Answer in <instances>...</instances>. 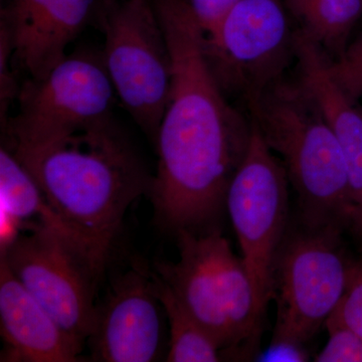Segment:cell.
Listing matches in <instances>:
<instances>
[{"instance_id": "30bf717a", "label": "cell", "mask_w": 362, "mask_h": 362, "mask_svg": "<svg viewBox=\"0 0 362 362\" xmlns=\"http://www.w3.org/2000/svg\"><path fill=\"white\" fill-rule=\"evenodd\" d=\"M1 261L69 337L84 347L93 325L99 282L70 240L44 226L20 235Z\"/></svg>"}, {"instance_id": "8992f818", "label": "cell", "mask_w": 362, "mask_h": 362, "mask_svg": "<svg viewBox=\"0 0 362 362\" xmlns=\"http://www.w3.org/2000/svg\"><path fill=\"white\" fill-rule=\"evenodd\" d=\"M94 23L102 59L121 104L156 141L170 95L173 64L152 0H100Z\"/></svg>"}, {"instance_id": "7c38bea8", "label": "cell", "mask_w": 362, "mask_h": 362, "mask_svg": "<svg viewBox=\"0 0 362 362\" xmlns=\"http://www.w3.org/2000/svg\"><path fill=\"white\" fill-rule=\"evenodd\" d=\"M100 0H9L0 30L13 49V65L28 78L45 77L95 21Z\"/></svg>"}, {"instance_id": "d6986e66", "label": "cell", "mask_w": 362, "mask_h": 362, "mask_svg": "<svg viewBox=\"0 0 362 362\" xmlns=\"http://www.w3.org/2000/svg\"><path fill=\"white\" fill-rule=\"evenodd\" d=\"M330 70L344 92L358 102L362 98V30L352 37L339 59L330 62Z\"/></svg>"}, {"instance_id": "5b68a950", "label": "cell", "mask_w": 362, "mask_h": 362, "mask_svg": "<svg viewBox=\"0 0 362 362\" xmlns=\"http://www.w3.org/2000/svg\"><path fill=\"white\" fill-rule=\"evenodd\" d=\"M115 90L102 54H68L45 77L21 85L16 113L2 123L4 146L35 151L112 115Z\"/></svg>"}, {"instance_id": "603a6c76", "label": "cell", "mask_w": 362, "mask_h": 362, "mask_svg": "<svg viewBox=\"0 0 362 362\" xmlns=\"http://www.w3.org/2000/svg\"><path fill=\"white\" fill-rule=\"evenodd\" d=\"M354 225L357 226L358 230H361L362 232V214L359 216L358 218H356V220L354 221Z\"/></svg>"}, {"instance_id": "6da1fadb", "label": "cell", "mask_w": 362, "mask_h": 362, "mask_svg": "<svg viewBox=\"0 0 362 362\" xmlns=\"http://www.w3.org/2000/svg\"><path fill=\"white\" fill-rule=\"evenodd\" d=\"M173 64L170 95L156 136L149 197L165 230H201L226 206L251 141L249 115L230 103L209 70L204 32L185 0H152Z\"/></svg>"}, {"instance_id": "7a4b0ae2", "label": "cell", "mask_w": 362, "mask_h": 362, "mask_svg": "<svg viewBox=\"0 0 362 362\" xmlns=\"http://www.w3.org/2000/svg\"><path fill=\"white\" fill-rule=\"evenodd\" d=\"M16 157L100 280L126 211L153 178L132 143L111 116Z\"/></svg>"}, {"instance_id": "52a82bcc", "label": "cell", "mask_w": 362, "mask_h": 362, "mask_svg": "<svg viewBox=\"0 0 362 362\" xmlns=\"http://www.w3.org/2000/svg\"><path fill=\"white\" fill-rule=\"evenodd\" d=\"M304 226L286 233L276 258L273 299L277 317L271 342L303 346L335 310L349 281L352 263L340 244L341 225Z\"/></svg>"}, {"instance_id": "e0dca14e", "label": "cell", "mask_w": 362, "mask_h": 362, "mask_svg": "<svg viewBox=\"0 0 362 362\" xmlns=\"http://www.w3.org/2000/svg\"><path fill=\"white\" fill-rule=\"evenodd\" d=\"M156 296L160 302L169 327L168 362H216L221 349L213 338L185 309L173 290L154 272Z\"/></svg>"}, {"instance_id": "2e32d148", "label": "cell", "mask_w": 362, "mask_h": 362, "mask_svg": "<svg viewBox=\"0 0 362 362\" xmlns=\"http://www.w3.org/2000/svg\"><path fill=\"white\" fill-rule=\"evenodd\" d=\"M0 194L1 211L9 214L21 228L26 226L32 230L44 226L59 233L75 246L70 233L47 204L37 181L4 145L0 149Z\"/></svg>"}, {"instance_id": "277c9868", "label": "cell", "mask_w": 362, "mask_h": 362, "mask_svg": "<svg viewBox=\"0 0 362 362\" xmlns=\"http://www.w3.org/2000/svg\"><path fill=\"white\" fill-rule=\"evenodd\" d=\"M176 235L177 261L158 262L156 273L223 354L254 352L264 316L242 257L214 228Z\"/></svg>"}, {"instance_id": "44dd1931", "label": "cell", "mask_w": 362, "mask_h": 362, "mask_svg": "<svg viewBox=\"0 0 362 362\" xmlns=\"http://www.w3.org/2000/svg\"><path fill=\"white\" fill-rule=\"evenodd\" d=\"M204 35L213 32L240 0H185Z\"/></svg>"}, {"instance_id": "4fadbf2b", "label": "cell", "mask_w": 362, "mask_h": 362, "mask_svg": "<svg viewBox=\"0 0 362 362\" xmlns=\"http://www.w3.org/2000/svg\"><path fill=\"white\" fill-rule=\"evenodd\" d=\"M1 361L76 362L84 347L59 327L44 307L0 262Z\"/></svg>"}, {"instance_id": "5bb4252c", "label": "cell", "mask_w": 362, "mask_h": 362, "mask_svg": "<svg viewBox=\"0 0 362 362\" xmlns=\"http://www.w3.org/2000/svg\"><path fill=\"white\" fill-rule=\"evenodd\" d=\"M296 75L322 112L341 148L354 202L352 221L362 214V110L340 87L321 47L295 30Z\"/></svg>"}, {"instance_id": "3957f363", "label": "cell", "mask_w": 362, "mask_h": 362, "mask_svg": "<svg viewBox=\"0 0 362 362\" xmlns=\"http://www.w3.org/2000/svg\"><path fill=\"white\" fill-rule=\"evenodd\" d=\"M268 148L284 166L309 226L343 225L354 214L337 139L300 78L287 75L246 105Z\"/></svg>"}, {"instance_id": "9c48e42d", "label": "cell", "mask_w": 362, "mask_h": 362, "mask_svg": "<svg viewBox=\"0 0 362 362\" xmlns=\"http://www.w3.org/2000/svg\"><path fill=\"white\" fill-rule=\"evenodd\" d=\"M252 126L249 149L228 187L226 207L264 316L273 299L274 266L287 233L290 182L284 166Z\"/></svg>"}, {"instance_id": "ac0fdd59", "label": "cell", "mask_w": 362, "mask_h": 362, "mask_svg": "<svg viewBox=\"0 0 362 362\" xmlns=\"http://www.w3.org/2000/svg\"><path fill=\"white\" fill-rule=\"evenodd\" d=\"M329 339L314 361L362 362V338L333 316L326 320Z\"/></svg>"}, {"instance_id": "8fae6325", "label": "cell", "mask_w": 362, "mask_h": 362, "mask_svg": "<svg viewBox=\"0 0 362 362\" xmlns=\"http://www.w3.org/2000/svg\"><path fill=\"white\" fill-rule=\"evenodd\" d=\"M162 306L152 274L131 269L112 283L97 303L88 338L92 359L101 362H150L161 352Z\"/></svg>"}, {"instance_id": "ffe728a7", "label": "cell", "mask_w": 362, "mask_h": 362, "mask_svg": "<svg viewBox=\"0 0 362 362\" xmlns=\"http://www.w3.org/2000/svg\"><path fill=\"white\" fill-rule=\"evenodd\" d=\"M331 316L362 338V261L351 264L344 294Z\"/></svg>"}, {"instance_id": "9a60e30c", "label": "cell", "mask_w": 362, "mask_h": 362, "mask_svg": "<svg viewBox=\"0 0 362 362\" xmlns=\"http://www.w3.org/2000/svg\"><path fill=\"white\" fill-rule=\"evenodd\" d=\"M298 32L326 52L331 61L346 49L362 18V0H283Z\"/></svg>"}, {"instance_id": "7402d4cb", "label": "cell", "mask_w": 362, "mask_h": 362, "mask_svg": "<svg viewBox=\"0 0 362 362\" xmlns=\"http://www.w3.org/2000/svg\"><path fill=\"white\" fill-rule=\"evenodd\" d=\"M303 346L287 342H271L270 347L261 356V361H308Z\"/></svg>"}, {"instance_id": "ba28073f", "label": "cell", "mask_w": 362, "mask_h": 362, "mask_svg": "<svg viewBox=\"0 0 362 362\" xmlns=\"http://www.w3.org/2000/svg\"><path fill=\"white\" fill-rule=\"evenodd\" d=\"M204 35V56L218 87L245 106L296 62L295 28L283 0H240Z\"/></svg>"}]
</instances>
